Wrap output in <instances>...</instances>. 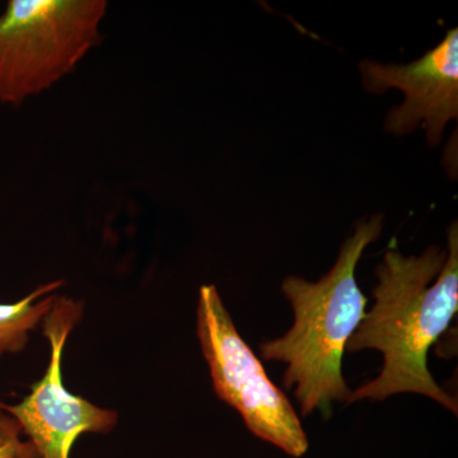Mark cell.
<instances>
[{"label":"cell","mask_w":458,"mask_h":458,"mask_svg":"<svg viewBox=\"0 0 458 458\" xmlns=\"http://www.w3.org/2000/svg\"><path fill=\"white\" fill-rule=\"evenodd\" d=\"M63 280L42 284L14 304H0V360L5 352H20L26 348L30 331L36 330L49 313Z\"/></svg>","instance_id":"52a82bcc"},{"label":"cell","mask_w":458,"mask_h":458,"mask_svg":"<svg viewBox=\"0 0 458 458\" xmlns=\"http://www.w3.org/2000/svg\"><path fill=\"white\" fill-rule=\"evenodd\" d=\"M375 304L354 331L345 351L375 349L384 367L373 381L352 391L348 403L419 394L457 415V400L428 369V352L458 311V228L448 229L447 250L428 247L419 256L388 249L376 267Z\"/></svg>","instance_id":"6da1fadb"},{"label":"cell","mask_w":458,"mask_h":458,"mask_svg":"<svg viewBox=\"0 0 458 458\" xmlns=\"http://www.w3.org/2000/svg\"><path fill=\"white\" fill-rule=\"evenodd\" d=\"M83 310L82 301L56 295L41 322L51 348L47 373L32 385L31 393L18 405L0 403L20 423L38 458H69L78 437L84 433H110L119 419L114 410L93 405L89 400L69 393L63 384V351L69 334L82 318Z\"/></svg>","instance_id":"5b68a950"},{"label":"cell","mask_w":458,"mask_h":458,"mask_svg":"<svg viewBox=\"0 0 458 458\" xmlns=\"http://www.w3.org/2000/svg\"><path fill=\"white\" fill-rule=\"evenodd\" d=\"M382 216L363 219L340 249L333 269L318 282L288 276L282 291L294 311V325L284 336L262 343L261 357L286 364L283 384L295 386L303 417L315 410L333 415L334 401L348 403L352 391L343 377L346 344L363 318L369 300L357 278L364 250L381 236Z\"/></svg>","instance_id":"7a4b0ae2"},{"label":"cell","mask_w":458,"mask_h":458,"mask_svg":"<svg viewBox=\"0 0 458 458\" xmlns=\"http://www.w3.org/2000/svg\"><path fill=\"white\" fill-rule=\"evenodd\" d=\"M105 0H11L0 17V104H23L101 41Z\"/></svg>","instance_id":"3957f363"},{"label":"cell","mask_w":458,"mask_h":458,"mask_svg":"<svg viewBox=\"0 0 458 458\" xmlns=\"http://www.w3.org/2000/svg\"><path fill=\"white\" fill-rule=\"evenodd\" d=\"M364 89L381 95L390 89L405 95L403 105L391 108L385 129L403 135L423 126L428 143L438 146L445 126L458 117V30L447 32L434 49L409 64H360Z\"/></svg>","instance_id":"8992f818"},{"label":"cell","mask_w":458,"mask_h":458,"mask_svg":"<svg viewBox=\"0 0 458 458\" xmlns=\"http://www.w3.org/2000/svg\"><path fill=\"white\" fill-rule=\"evenodd\" d=\"M197 328L216 396L240 412L258 438L289 456L306 454L310 443L301 419L241 337L214 285L199 291Z\"/></svg>","instance_id":"277c9868"},{"label":"cell","mask_w":458,"mask_h":458,"mask_svg":"<svg viewBox=\"0 0 458 458\" xmlns=\"http://www.w3.org/2000/svg\"><path fill=\"white\" fill-rule=\"evenodd\" d=\"M20 423L0 406V458H38L30 441L21 439Z\"/></svg>","instance_id":"ba28073f"}]
</instances>
